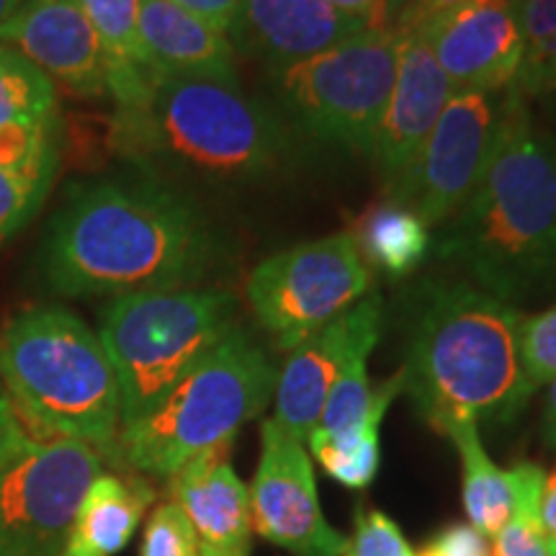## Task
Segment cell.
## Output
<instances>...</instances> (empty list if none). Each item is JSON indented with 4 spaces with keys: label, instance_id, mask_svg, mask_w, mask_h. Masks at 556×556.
Masks as SVG:
<instances>
[{
    "label": "cell",
    "instance_id": "17",
    "mask_svg": "<svg viewBox=\"0 0 556 556\" xmlns=\"http://www.w3.org/2000/svg\"><path fill=\"white\" fill-rule=\"evenodd\" d=\"M368 26L325 0H242L229 41L270 73L330 50Z\"/></svg>",
    "mask_w": 556,
    "mask_h": 556
},
{
    "label": "cell",
    "instance_id": "23",
    "mask_svg": "<svg viewBox=\"0 0 556 556\" xmlns=\"http://www.w3.org/2000/svg\"><path fill=\"white\" fill-rule=\"evenodd\" d=\"M351 235L368 268L384 270L392 278L413 274L426 261L430 248L426 222L392 201L366 208Z\"/></svg>",
    "mask_w": 556,
    "mask_h": 556
},
{
    "label": "cell",
    "instance_id": "4",
    "mask_svg": "<svg viewBox=\"0 0 556 556\" xmlns=\"http://www.w3.org/2000/svg\"><path fill=\"white\" fill-rule=\"evenodd\" d=\"M520 312L471 283H441L420 299L407 338L402 392L430 428L484 420L507 426L531 394L520 356Z\"/></svg>",
    "mask_w": 556,
    "mask_h": 556
},
{
    "label": "cell",
    "instance_id": "41",
    "mask_svg": "<svg viewBox=\"0 0 556 556\" xmlns=\"http://www.w3.org/2000/svg\"><path fill=\"white\" fill-rule=\"evenodd\" d=\"M409 3H413V0H389V5H387V13H389V29H392L394 21H397L400 13L405 11Z\"/></svg>",
    "mask_w": 556,
    "mask_h": 556
},
{
    "label": "cell",
    "instance_id": "40",
    "mask_svg": "<svg viewBox=\"0 0 556 556\" xmlns=\"http://www.w3.org/2000/svg\"><path fill=\"white\" fill-rule=\"evenodd\" d=\"M26 3H29V0H0V24H3L5 18H11L16 11L24 9Z\"/></svg>",
    "mask_w": 556,
    "mask_h": 556
},
{
    "label": "cell",
    "instance_id": "42",
    "mask_svg": "<svg viewBox=\"0 0 556 556\" xmlns=\"http://www.w3.org/2000/svg\"><path fill=\"white\" fill-rule=\"evenodd\" d=\"M199 556H225V554H217V552H208V548H201V546H199Z\"/></svg>",
    "mask_w": 556,
    "mask_h": 556
},
{
    "label": "cell",
    "instance_id": "35",
    "mask_svg": "<svg viewBox=\"0 0 556 556\" xmlns=\"http://www.w3.org/2000/svg\"><path fill=\"white\" fill-rule=\"evenodd\" d=\"M464 3H490V5H516V0H413L405 11L400 13L394 21V31H417L420 26H426L428 21H433L441 13H446L456 5Z\"/></svg>",
    "mask_w": 556,
    "mask_h": 556
},
{
    "label": "cell",
    "instance_id": "20",
    "mask_svg": "<svg viewBox=\"0 0 556 556\" xmlns=\"http://www.w3.org/2000/svg\"><path fill=\"white\" fill-rule=\"evenodd\" d=\"M155 490L142 477L99 475L75 513L65 556H116L129 546Z\"/></svg>",
    "mask_w": 556,
    "mask_h": 556
},
{
    "label": "cell",
    "instance_id": "15",
    "mask_svg": "<svg viewBox=\"0 0 556 556\" xmlns=\"http://www.w3.org/2000/svg\"><path fill=\"white\" fill-rule=\"evenodd\" d=\"M454 88L513 90L523 62L510 5L464 3L417 29Z\"/></svg>",
    "mask_w": 556,
    "mask_h": 556
},
{
    "label": "cell",
    "instance_id": "28",
    "mask_svg": "<svg viewBox=\"0 0 556 556\" xmlns=\"http://www.w3.org/2000/svg\"><path fill=\"white\" fill-rule=\"evenodd\" d=\"M377 348L374 340L358 345L356 351L351 353V358L345 361L343 371L336 384H332L328 402H325L323 415H319L317 428L312 430L315 435L323 438H345L356 430L361 422L366 420L368 407H371L374 389L371 381H368V356Z\"/></svg>",
    "mask_w": 556,
    "mask_h": 556
},
{
    "label": "cell",
    "instance_id": "21",
    "mask_svg": "<svg viewBox=\"0 0 556 556\" xmlns=\"http://www.w3.org/2000/svg\"><path fill=\"white\" fill-rule=\"evenodd\" d=\"M451 438L462 458L464 475V510L469 526H475L484 539H495L513 513V490L507 469L492 462L479 438V422L458 420L443 430Z\"/></svg>",
    "mask_w": 556,
    "mask_h": 556
},
{
    "label": "cell",
    "instance_id": "8",
    "mask_svg": "<svg viewBox=\"0 0 556 556\" xmlns=\"http://www.w3.org/2000/svg\"><path fill=\"white\" fill-rule=\"evenodd\" d=\"M397 31L364 29L330 50L270 73L276 114L294 137L371 155L397 75Z\"/></svg>",
    "mask_w": 556,
    "mask_h": 556
},
{
    "label": "cell",
    "instance_id": "10",
    "mask_svg": "<svg viewBox=\"0 0 556 556\" xmlns=\"http://www.w3.org/2000/svg\"><path fill=\"white\" fill-rule=\"evenodd\" d=\"M510 90L454 88L420 155L387 186V201L443 225L484 176L503 135Z\"/></svg>",
    "mask_w": 556,
    "mask_h": 556
},
{
    "label": "cell",
    "instance_id": "13",
    "mask_svg": "<svg viewBox=\"0 0 556 556\" xmlns=\"http://www.w3.org/2000/svg\"><path fill=\"white\" fill-rule=\"evenodd\" d=\"M0 45L80 99H111V58L83 0H29L0 24Z\"/></svg>",
    "mask_w": 556,
    "mask_h": 556
},
{
    "label": "cell",
    "instance_id": "36",
    "mask_svg": "<svg viewBox=\"0 0 556 556\" xmlns=\"http://www.w3.org/2000/svg\"><path fill=\"white\" fill-rule=\"evenodd\" d=\"M184 11L193 13V16L204 21V24L214 26L222 34H232L235 24L240 18L242 0H173Z\"/></svg>",
    "mask_w": 556,
    "mask_h": 556
},
{
    "label": "cell",
    "instance_id": "43",
    "mask_svg": "<svg viewBox=\"0 0 556 556\" xmlns=\"http://www.w3.org/2000/svg\"><path fill=\"white\" fill-rule=\"evenodd\" d=\"M554 88H556V73H554Z\"/></svg>",
    "mask_w": 556,
    "mask_h": 556
},
{
    "label": "cell",
    "instance_id": "27",
    "mask_svg": "<svg viewBox=\"0 0 556 556\" xmlns=\"http://www.w3.org/2000/svg\"><path fill=\"white\" fill-rule=\"evenodd\" d=\"M513 11L523 39V62L513 90L526 99L554 88L556 0H516Z\"/></svg>",
    "mask_w": 556,
    "mask_h": 556
},
{
    "label": "cell",
    "instance_id": "34",
    "mask_svg": "<svg viewBox=\"0 0 556 556\" xmlns=\"http://www.w3.org/2000/svg\"><path fill=\"white\" fill-rule=\"evenodd\" d=\"M34 441L37 438H31L29 430H26V422L21 420L16 405H13L3 381H0V469L24 454Z\"/></svg>",
    "mask_w": 556,
    "mask_h": 556
},
{
    "label": "cell",
    "instance_id": "1",
    "mask_svg": "<svg viewBox=\"0 0 556 556\" xmlns=\"http://www.w3.org/2000/svg\"><path fill=\"white\" fill-rule=\"evenodd\" d=\"M225 261V240L191 197L150 173L75 184L39 250L58 296H124L199 287Z\"/></svg>",
    "mask_w": 556,
    "mask_h": 556
},
{
    "label": "cell",
    "instance_id": "6",
    "mask_svg": "<svg viewBox=\"0 0 556 556\" xmlns=\"http://www.w3.org/2000/svg\"><path fill=\"white\" fill-rule=\"evenodd\" d=\"M276 379L268 353L235 325L148 413L122 426L116 458L139 475L170 479L201 451L235 441L268 407Z\"/></svg>",
    "mask_w": 556,
    "mask_h": 556
},
{
    "label": "cell",
    "instance_id": "19",
    "mask_svg": "<svg viewBox=\"0 0 556 556\" xmlns=\"http://www.w3.org/2000/svg\"><path fill=\"white\" fill-rule=\"evenodd\" d=\"M137 39L155 73L240 86L238 52L227 34L204 24L173 0H142Z\"/></svg>",
    "mask_w": 556,
    "mask_h": 556
},
{
    "label": "cell",
    "instance_id": "7",
    "mask_svg": "<svg viewBox=\"0 0 556 556\" xmlns=\"http://www.w3.org/2000/svg\"><path fill=\"white\" fill-rule=\"evenodd\" d=\"M238 299L227 289H165L114 296L99 338L114 366L122 426L137 420L235 328Z\"/></svg>",
    "mask_w": 556,
    "mask_h": 556
},
{
    "label": "cell",
    "instance_id": "16",
    "mask_svg": "<svg viewBox=\"0 0 556 556\" xmlns=\"http://www.w3.org/2000/svg\"><path fill=\"white\" fill-rule=\"evenodd\" d=\"M397 34V75L368 155L384 186L392 184L420 155L422 144L435 129L438 116L454 93L448 75L435 62L426 39L417 31Z\"/></svg>",
    "mask_w": 556,
    "mask_h": 556
},
{
    "label": "cell",
    "instance_id": "32",
    "mask_svg": "<svg viewBox=\"0 0 556 556\" xmlns=\"http://www.w3.org/2000/svg\"><path fill=\"white\" fill-rule=\"evenodd\" d=\"M340 556H415L402 528L381 510H361L356 531Z\"/></svg>",
    "mask_w": 556,
    "mask_h": 556
},
{
    "label": "cell",
    "instance_id": "29",
    "mask_svg": "<svg viewBox=\"0 0 556 556\" xmlns=\"http://www.w3.org/2000/svg\"><path fill=\"white\" fill-rule=\"evenodd\" d=\"M54 176L58 170H24L0 163V245L37 217Z\"/></svg>",
    "mask_w": 556,
    "mask_h": 556
},
{
    "label": "cell",
    "instance_id": "18",
    "mask_svg": "<svg viewBox=\"0 0 556 556\" xmlns=\"http://www.w3.org/2000/svg\"><path fill=\"white\" fill-rule=\"evenodd\" d=\"M232 441L201 451L168 479L170 500L197 531L201 548L225 556H248L250 490L232 467Z\"/></svg>",
    "mask_w": 556,
    "mask_h": 556
},
{
    "label": "cell",
    "instance_id": "39",
    "mask_svg": "<svg viewBox=\"0 0 556 556\" xmlns=\"http://www.w3.org/2000/svg\"><path fill=\"white\" fill-rule=\"evenodd\" d=\"M546 402H544V438L548 448L556 451V379L546 384Z\"/></svg>",
    "mask_w": 556,
    "mask_h": 556
},
{
    "label": "cell",
    "instance_id": "22",
    "mask_svg": "<svg viewBox=\"0 0 556 556\" xmlns=\"http://www.w3.org/2000/svg\"><path fill=\"white\" fill-rule=\"evenodd\" d=\"M402 392V371L377 387L366 420L345 438H323L309 433L304 446L317 458L319 467L348 490H366L377 477L381 464V422L392 400Z\"/></svg>",
    "mask_w": 556,
    "mask_h": 556
},
{
    "label": "cell",
    "instance_id": "12",
    "mask_svg": "<svg viewBox=\"0 0 556 556\" xmlns=\"http://www.w3.org/2000/svg\"><path fill=\"white\" fill-rule=\"evenodd\" d=\"M250 490V520L268 544L294 556H340L348 539L319 505L309 451L278 422L263 420L261 458Z\"/></svg>",
    "mask_w": 556,
    "mask_h": 556
},
{
    "label": "cell",
    "instance_id": "26",
    "mask_svg": "<svg viewBox=\"0 0 556 556\" xmlns=\"http://www.w3.org/2000/svg\"><path fill=\"white\" fill-rule=\"evenodd\" d=\"M513 490V513L503 531L492 539V556H548L541 531V492L546 471L536 462H516L507 469Z\"/></svg>",
    "mask_w": 556,
    "mask_h": 556
},
{
    "label": "cell",
    "instance_id": "14",
    "mask_svg": "<svg viewBox=\"0 0 556 556\" xmlns=\"http://www.w3.org/2000/svg\"><path fill=\"white\" fill-rule=\"evenodd\" d=\"M384 325V302L377 291L343 312L330 325L304 340L289 353L287 364L278 368L276 417L274 420L299 441H307L317 428L325 402L336 384L345 361L358 345L379 343Z\"/></svg>",
    "mask_w": 556,
    "mask_h": 556
},
{
    "label": "cell",
    "instance_id": "30",
    "mask_svg": "<svg viewBox=\"0 0 556 556\" xmlns=\"http://www.w3.org/2000/svg\"><path fill=\"white\" fill-rule=\"evenodd\" d=\"M199 536L186 513L168 500L160 503L144 526L142 556H199Z\"/></svg>",
    "mask_w": 556,
    "mask_h": 556
},
{
    "label": "cell",
    "instance_id": "25",
    "mask_svg": "<svg viewBox=\"0 0 556 556\" xmlns=\"http://www.w3.org/2000/svg\"><path fill=\"white\" fill-rule=\"evenodd\" d=\"M60 119L58 86L13 47L0 45V129Z\"/></svg>",
    "mask_w": 556,
    "mask_h": 556
},
{
    "label": "cell",
    "instance_id": "24",
    "mask_svg": "<svg viewBox=\"0 0 556 556\" xmlns=\"http://www.w3.org/2000/svg\"><path fill=\"white\" fill-rule=\"evenodd\" d=\"M111 58V101H129L155 70H150L137 39L142 0H83Z\"/></svg>",
    "mask_w": 556,
    "mask_h": 556
},
{
    "label": "cell",
    "instance_id": "9",
    "mask_svg": "<svg viewBox=\"0 0 556 556\" xmlns=\"http://www.w3.org/2000/svg\"><path fill=\"white\" fill-rule=\"evenodd\" d=\"M374 291V274L351 232L328 235L261 261L245 294L278 351H294Z\"/></svg>",
    "mask_w": 556,
    "mask_h": 556
},
{
    "label": "cell",
    "instance_id": "31",
    "mask_svg": "<svg viewBox=\"0 0 556 556\" xmlns=\"http://www.w3.org/2000/svg\"><path fill=\"white\" fill-rule=\"evenodd\" d=\"M520 356L533 389L556 379V304L539 315L520 317Z\"/></svg>",
    "mask_w": 556,
    "mask_h": 556
},
{
    "label": "cell",
    "instance_id": "5",
    "mask_svg": "<svg viewBox=\"0 0 556 556\" xmlns=\"http://www.w3.org/2000/svg\"><path fill=\"white\" fill-rule=\"evenodd\" d=\"M0 381L21 420L116 458L122 397L99 332L67 307H31L0 325Z\"/></svg>",
    "mask_w": 556,
    "mask_h": 556
},
{
    "label": "cell",
    "instance_id": "37",
    "mask_svg": "<svg viewBox=\"0 0 556 556\" xmlns=\"http://www.w3.org/2000/svg\"><path fill=\"white\" fill-rule=\"evenodd\" d=\"M345 16L361 21L368 29H389V0H325Z\"/></svg>",
    "mask_w": 556,
    "mask_h": 556
},
{
    "label": "cell",
    "instance_id": "11",
    "mask_svg": "<svg viewBox=\"0 0 556 556\" xmlns=\"http://www.w3.org/2000/svg\"><path fill=\"white\" fill-rule=\"evenodd\" d=\"M106 456L75 438L34 441L0 469V556H65L75 513Z\"/></svg>",
    "mask_w": 556,
    "mask_h": 556
},
{
    "label": "cell",
    "instance_id": "3",
    "mask_svg": "<svg viewBox=\"0 0 556 556\" xmlns=\"http://www.w3.org/2000/svg\"><path fill=\"white\" fill-rule=\"evenodd\" d=\"M438 255L507 304L556 287V139L516 90L484 176L443 222Z\"/></svg>",
    "mask_w": 556,
    "mask_h": 556
},
{
    "label": "cell",
    "instance_id": "2",
    "mask_svg": "<svg viewBox=\"0 0 556 556\" xmlns=\"http://www.w3.org/2000/svg\"><path fill=\"white\" fill-rule=\"evenodd\" d=\"M114 106V150L163 180L238 189L281 176L294 157V135L276 109L240 86L152 73Z\"/></svg>",
    "mask_w": 556,
    "mask_h": 556
},
{
    "label": "cell",
    "instance_id": "38",
    "mask_svg": "<svg viewBox=\"0 0 556 556\" xmlns=\"http://www.w3.org/2000/svg\"><path fill=\"white\" fill-rule=\"evenodd\" d=\"M541 531H544L546 554L556 556V467L546 475L541 492Z\"/></svg>",
    "mask_w": 556,
    "mask_h": 556
},
{
    "label": "cell",
    "instance_id": "33",
    "mask_svg": "<svg viewBox=\"0 0 556 556\" xmlns=\"http://www.w3.org/2000/svg\"><path fill=\"white\" fill-rule=\"evenodd\" d=\"M415 556H492L490 539H484L475 526L458 523L438 531Z\"/></svg>",
    "mask_w": 556,
    "mask_h": 556
}]
</instances>
